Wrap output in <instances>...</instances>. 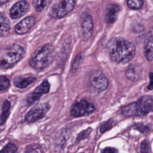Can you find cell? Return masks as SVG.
I'll list each match as a JSON object with an SVG mask.
<instances>
[{"mask_svg":"<svg viewBox=\"0 0 153 153\" xmlns=\"http://www.w3.org/2000/svg\"><path fill=\"white\" fill-rule=\"evenodd\" d=\"M107 50L111 60L117 63H127L135 54V47L133 43L123 38L111 39L107 44Z\"/></svg>","mask_w":153,"mask_h":153,"instance_id":"obj_1","label":"cell"},{"mask_svg":"<svg viewBox=\"0 0 153 153\" xmlns=\"http://www.w3.org/2000/svg\"><path fill=\"white\" fill-rule=\"evenodd\" d=\"M153 111V96H145L137 102L130 103L121 108L122 114L127 117L141 116Z\"/></svg>","mask_w":153,"mask_h":153,"instance_id":"obj_2","label":"cell"},{"mask_svg":"<svg viewBox=\"0 0 153 153\" xmlns=\"http://www.w3.org/2000/svg\"><path fill=\"white\" fill-rule=\"evenodd\" d=\"M54 56L53 46L50 44L44 45L38 49L34 56L29 60V65L36 70H41L52 62Z\"/></svg>","mask_w":153,"mask_h":153,"instance_id":"obj_3","label":"cell"},{"mask_svg":"<svg viewBox=\"0 0 153 153\" xmlns=\"http://www.w3.org/2000/svg\"><path fill=\"white\" fill-rule=\"evenodd\" d=\"M23 48L17 44L10 45L3 50L1 56V67L7 69L19 62L24 56Z\"/></svg>","mask_w":153,"mask_h":153,"instance_id":"obj_4","label":"cell"},{"mask_svg":"<svg viewBox=\"0 0 153 153\" xmlns=\"http://www.w3.org/2000/svg\"><path fill=\"white\" fill-rule=\"evenodd\" d=\"M75 5V0H62L51 8L50 15L56 19L62 18L69 13Z\"/></svg>","mask_w":153,"mask_h":153,"instance_id":"obj_5","label":"cell"},{"mask_svg":"<svg viewBox=\"0 0 153 153\" xmlns=\"http://www.w3.org/2000/svg\"><path fill=\"white\" fill-rule=\"evenodd\" d=\"M90 85L96 92L105 90L108 86V79L100 71H93L89 78Z\"/></svg>","mask_w":153,"mask_h":153,"instance_id":"obj_6","label":"cell"},{"mask_svg":"<svg viewBox=\"0 0 153 153\" xmlns=\"http://www.w3.org/2000/svg\"><path fill=\"white\" fill-rule=\"evenodd\" d=\"M96 110L93 104L86 100H81L75 103L71 109V114L76 117L87 115L93 113Z\"/></svg>","mask_w":153,"mask_h":153,"instance_id":"obj_7","label":"cell"},{"mask_svg":"<svg viewBox=\"0 0 153 153\" xmlns=\"http://www.w3.org/2000/svg\"><path fill=\"white\" fill-rule=\"evenodd\" d=\"M49 109L50 105L48 103H38L27 112L25 117V121L29 123L35 122L44 117Z\"/></svg>","mask_w":153,"mask_h":153,"instance_id":"obj_8","label":"cell"},{"mask_svg":"<svg viewBox=\"0 0 153 153\" xmlns=\"http://www.w3.org/2000/svg\"><path fill=\"white\" fill-rule=\"evenodd\" d=\"M80 22L82 38L84 40H87L90 38L93 31V18L88 12L84 11L81 16Z\"/></svg>","mask_w":153,"mask_h":153,"instance_id":"obj_9","label":"cell"},{"mask_svg":"<svg viewBox=\"0 0 153 153\" xmlns=\"http://www.w3.org/2000/svg\"><path fill=\"white\" fill-rule=\"evenodd\" d=\"M50 84L47 81H43L41 84L36 87L27 98L26 102L28 105H32L35 102L40 98L42 94L47 93L50 90Z\"/></svg>","mask_w":153,"mask_h":153,"instance_id":"obj_10","label":"cell"},{"mask_svg":"<svg viewBox=\"0 0 153 153\" xmlns=\"http://www.w3.org/2000/svg\"><path fill=\"white\" fill-rule=\"evenodd\" d=\"M35 19L33 16H28L18 23L14 28L15 32L19 35L27 33L35 25Z\"/></svg>","mask_w":153,"mask_h":153,"instance_id":"obj_11","label":"cell"},{"mask_svg":"<svg viewBox=\"0 0 153 153\" xmlns=\"http://www.w3.org/2000/svg\"><path fill=\"white\" fill-rule=\"evenodd\" d=\"M29 5L25 1H20L12 6L10 10V16L13 19H17L23 16L27 11Z\"/></svg>","mask_w":153,"mask_h":153,"instance_id":"obj_12","label":"cell"},{"mask_svg":"<svg viewBox=\"0 0 153 153\" xmlns=\"http://www.w3.org/2000/svg\"><path fill=\"white\" fill-rule=\"evenodd\" d=\"M144 55L148 60L151 61L153 60V27L149 30L145 41Z\"/></svg>","mask_w":153,"mask_h":153,"instance_id":"obj_13","label":"cell"},{"mask_svg":"<svg viewBox=\"0 0 153 153\" xmlns=\"http://www.w3.org/2000/svg\"><path fill=\"white\" fill-rule=\"evenodd\" d=\"M120 11V7L117 4H110L106 11L105 20L108 23H113L117 19Z\"/></svg>","mask_w":153,"mask_h":153,"instance_id":"obj_14","label":"cell"},{"mask_svg":"<svg viewBox=\"0 0 153 153\" xmlns=\"http://www.w3.org/2000/svg\"><path fill=\"white\" fill-rule=\"evenodd\" d=\"M141 75L140 68L135 64L130 65L126 72V76L130 81H137Z\"/></svg>","mask_w":153,"mask_h":153,"instance_id":"obj_15","label":"cell"},{"mask_svg":"<svg viewBox=\"0 0 153 153\" xmlns=\"http://www.w3.org/2000/svg\"><path fill=\"white\" fill-rule=\"evenodd\" d=\"M36 80L33 76H16L14 78L13 82L15 86L20 88H24L33 83Z\"/></svg>","mask_w":153,"mask_h":153,"instance_id":"obj_16","label":"cell"},{"mask_svg":"<svg viewBox=\"0 0 153 153\" xmlns=\"http://www.w3.org/2000/svg\"><path fill=\"white\" fill-rule=\"evenodd\" d=\"M1 36H6L10 29V23L9 22L8 19L7 17V16L4 14L3 13L1 14Z\"/></svg>","mask_w":153,"mask_h":153,"instance_id":"obj_17","label":"cell"},{"mask_svg":"<svg viewBox=\"0 0 153 153\" xmlns=\"http://www.w3.org/2000/svg\"><path fill=\"white\" fill-rule=\"evenodd\" d=\"M10 102L8 100H4L2 105V112L1 116V124L3 125L7 119L10 110Z\"/></svg>","mask_w":153,"mask_h":153,"instance_id":"obj_18","label":"cell"},{"mask_svg":"<svg viewBox=\"0 0 153 153\" xmlns=\"http://www.w3.org/2000/svg\"><path fill=\"white\" fill-rule=\"evenodd\" d=\"M143 0H127V6L133 10L140 9L143 5Z\"/></svg>","mask_w":153,"mask_h":153,"instance_id":"obj_19","label":"cell"},{"mask_svg":"<svg viewBox=\"0 0 153 153\" xmlns=\"http://www.w3.org/2000/svg\"><path fill=\"white\" fill-rule=\"evenodd\" d=\"M48 0H33V5L36 11H41L47 5Z\"/></svg>","mask_w":153,"mask_h":153,"instance_id":"obj_20","label":"cell"},{"mask_svg":"<svg viewBox=\"0 0 153 153\" xmlns=\"http://www.w3.org/2000/svg\"><path fill=\"white\" fill-rule=\"evenodd\" d=\"M17 150V147L15 144L12 143H8L3 148V149L1 150V152L5 153H12L16 152Z\"/></svg>","mask_w":153,"mask_h":153,"instance_id":"obj_21","label":"cell"},{"mask_svg":"<svg viewBox=\"0 0 153 153\" xmlns=\"http://www.w3.org/2000/svg\"><path fill=\"white\" fill-rule=\"evenodd\" d=\"M1 83V91H3L7 90L10 85V81L7 77L2 75L0 78Z\"/></svg>","mask_w":153,"mask_h":153,"instance_id":"obj_22","label":"cell"},{"mask_svg":"<svg viewBox=\"0 0 153 153\" xmlns=\"http://www.w3.org/2000/svg\"><path fill=\"white\" fill-rule=\"evenodd\" d=\"M113 125H114V122L112 121V120H109L108 121L103 123L101 125V126L100 127V131L102 133H103L105 131H106L107 130L111 128Z\"/></svg>","mask_w":153,"mask_h":153,"instance_id":"obj_23","label":"cell"},{"mask_svg":"<svg viewBox=\"0 0 153 153\" xmlns=\"http://www.w3.org/2000/svg\"><path fill=\"white\" fill-rule=\"evenodd\" d=\"M150 147L149 145V143L145 140L143 141L140 145V151L141 152H150Z\"/></svg>","mask_w":153,"mask_h":153,"instance_id":"obj_24","label":"cell"},{"mask_svg":"<svg viewBox=\"0 0 153 153\" xmlns=\"http://www.w3.org/2000/svg\"><path fill=\"white\" fill-rule=\"evenodd\" d=\"M40 148H39L37 146H35V145H32V147H30V146H29L28 148H26V152H41V151L39 149Z\"/></svg>","mask_w":153,"mask_h":153,"instance_id":"obj_25","label":"cell"},{"mask_svg":"<svg viewBox=\"0 0 153 153\" xmlns=\"http://www.w3.org/2000/svg\"><path fill=\"white\" fill-rule=\"evenodd\" d=\"M118 151L117 149H115V148H111V147H106L104 149H103L102 151V152H107V153H109V152H117Z\"/></svg>","mask_w":153,"mask_h":153,"instance_id":"obj_26","label":"cell"},{"mask_svg":"<svg viewBox=\"0 0 153 153\" xmlns=\"http://www.w3.org/2000/svg\"><path fill=\"white\" fill-rule=\"evenodd\" d=\"M149 76H150V78H151V82H150V84H149V85H148V88H149V89H152L153 88V73H150L149 74Z\"/></svg>","mask_w":153,"mask_h":153,"instance_id":"obj_27","label":"cell"},{"mask_svg":"<svg viewBox=\"0 0 153 153\" xmlns=\"http://www.w3.org/2000/svg\"><path fill=\"white\" fill-rule=\"evenodd\" d=\"M8 0H0V2H1V5H3L4 4H5V2H7Z\"/></svg>","mask_w":153,"mask_h":153,"instance_id":"obj_28","label":"cell"}]
</instances>
